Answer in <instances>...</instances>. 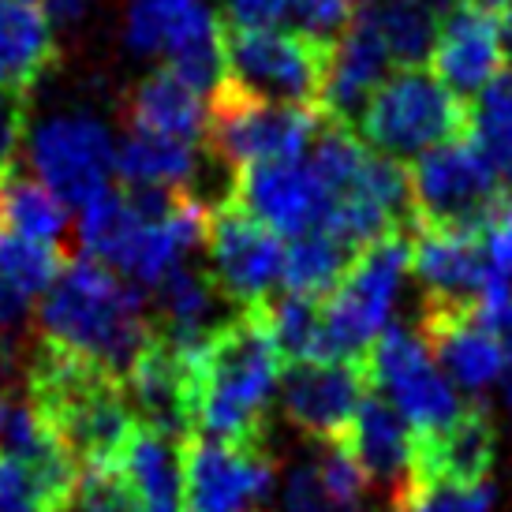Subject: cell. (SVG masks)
Masks as SVG:
<instances>
[{"instance_id": "obj_1", "label": "cell", "mask_w": 512, "mask_h": 512, "mask_svg": "<svg viewBox=\"0 0 512 512\" xmlns=\"http://www.w3.org/2000/svg\"><path fill=\"white\" fill-rule=\"evenodd\" d=\"M187 363L195 434L214 441H266L285 359L255 311L217 322L199 348H187Z\"/></svg>"}, {"instance_id": "obj_2", "label": "cell", "mask_w": 512, "mask_h": 512, "mask_svg": "<svg viewBox=\"0 0 512 512\" xmlns=\"http://www.w3.org/2000/svg\"><path fill=\"white\" fill-rule=\"evenodd\" d=\"M42 344L124 378L154 333L139 288L94 258H68L38 307Z\"/></svg>"}, {"instance_id": "obj_3", "label": "cell", "mask_w": 512, "mask_h": 512, "mask_svg": "<svg viewBox=\"0 0 512 512\" xmlns=\"http://www.w3.org/2000/svg\"><path fill=\"white\" fill-rule=\"evenodd\" d=\"M27 400L79 468L120 464L139 430L120 378L53 344H38L27 363Z\"/></svg>"}, {"instance_id": "obj_4", "label": "cell", "mask_w": 512, "mask_h": 512, "mask_svg": "<svg viewBox=\"0 0 512 512\" xmlns=\"http://www.w3.org/2000/svg\"><path fill=\"white\" fill-rule=\"evenodd\" d=\"M471 128V105L427 75L423 68H400L370 94L359 116L363 139L389 161H419L445 143H456Z\"/></svg>"}, {"instance_id": "obj_5", "label": "cell", "mask_w": 512, "mask_h": 512, "mask_svg": "<svg viewBox=\"0 0 512 512\" xmlns=\"http://www.w3.org/2000/svg\"><path fill=\"white\" fill-rule=\"evenodd\" d=\"M408 270V228H397L359 251L341 285L322 299V359H367L370 344L389 326V311Z\"/></svg>"}, {"instance_id": "obj_6", "label": "cell", "mask_w": 512, "mask_h": 512, "mask_svg": "<svg viewBox=\"0 0 512 512\" xmlns=\"http://www.w3.org/2000/svg\"><path fill=\"white\" fill-rule=\"evenodd\" d=\"M322 124H326L322 109L273 105L225 79L210 101L206 143L236 176L240 169L266 161H299L303 150L318 139Z\"/></svg>"}, {"instance_id": "obj_7", "label": "cell", "mask_w": 512, "mask_h": 512, "mask_svg": "<svg viewBox=\"0 0 512 512\" xmlns=\"http://www.w3.org/2000/svg\"><path fill=\"white\" fill-rule=\"evenodd\" d=\"M408 187H412V225L441 228V232H486L505 191L501 176L486 165V157L460 139L412 161Z\"/></svg>"}, {"instance_id": "obj_8", "label": "cell", "mask_w": 512, "mask_h": 512, "mask_svg": "<svg viewBox=\"0 0 512 512\" xmlns=\"http://www.w3.org/2000/svg\"><path fill=\"white\" fill-rule=\"evenodd\" d=\"M225 68V79L255 98L318 109L329 72V49L292 30L225 27Z\"/></svg>"}, {"instance_id": "obj_9", "label": "cell", "mask_w": 512, "mask_h": 512, "mask_svg": "<svg viewBox=\"0 0 512 512\" xmlns=\"http://www.w3.org/2000/svg\"><path fill=\"white\" fill-rule=\"evenodd\" d=\"M367 374L370 385L382 389L415 434H438L453 427L456 415L464 412V400L456 397L449 374L438 367L423 333H415L412 326L389 322L382 329V337L367 352Z\"/></svg>"}, {"instance_id": "obj_10", "label": "cell", "mask_w": 512, "mask_h": 512, "mask_svg": "<svg viewBox=\"0 0 512 512\" xmlns=\"http://www.w3.org/2000/svg\"><path fill=\"white\" fill-rule=\"evenodd\" d=\"M202 243L210 258L206 273L214 277L217 292L240 303L243 311L270 299L273 285L285 273V240L270 225H262L251 210H243L232 195L210 206Z\"/></svg>"}, {"instance_id": "obj_11", "label": "cell", "mask_w": 512, "mask_h": 512, "mask_svg": "<svg viewBox=\"0 0 512 512\" xmlns=\"http://www.w3.org/2000/svg\"><path fill=\"white\" fill-rule=\"evenodd\" d=\"M30 169L64 206H90L109 191L116 143L94 113H60L30 139Z\"/></svg>"}, {"instance_id": "obj_12", "label": "cell", "mask_w": 512, "mask_h": 512, "mask_svg": "<svg viewBox=\"0 0 512 512\" xmlns=\"http://www.w3.org/2000/svg\"><path fill=\"white\" fill-rule=\"evenodd\" d=\"M266 441L184 438V512H251L273 494Z\"/></svg>"}, {"instance_id": "obj_13", "label": "cell", "mask_w": 512, "mask_h": 512, "mask_svg": "<svg viewBox=\"0 0 512 512\" xmlns=\"http://www.w3.org/2000/svg\"><path fill=\"white\" fill-rule=\"evenodd\" d=\"M370 389L367 359H311L288 363L281 374L285 415L314 441H337Z\"/></svg>"}, {"instance_id": "obj_14", "label": "cell", "mask_w": 512, "mask_h": 512, "mask_svg": "<svg viewBox=\"0 0 512 512\" xmlns=\"http://www.w3.org/2000/svg\"><path fill=\"white\" fill-rule=\"evenodd\" d=\"M423 341L449 382L475 393V400L505 370L509 337L490 326L475 303H423Z\"/></svg>"}, {"instance_id": "obj_15", "label": "cell", "mask_w": 512, "mask_h": 512, "mask_svg": "<svg viewBox=\"0 0 512 512\" xmlns=\"http://www.w3.org/2000/svg\"><path fill=\"white\" fill-rule=\"evenodd\" d=\"M232 199L243 210L270 225L277 236H307L314 228H326L329 221V195L318 184L311 165L299 161H266L251 165L232 176Z\"/></svg>"}, {"instance_id": "obj_16", "label": "cell", "mask_w": 512, "mask_h": 512, "mask_svg": "<svg viewBox=\"0 0 512 512\" xmlns=\"http://www.w3.org/2000/svg\"><path fill=\"white\" fill-rule=\"evenodd\" d=\"M430 64H434V79L445 90H453L460 101L468 94L479 98L486 86L509 68L498 12L479 0H464L456 12L441 19Z\"/></svg>"}, {"instance_id": "obj_17", "label": "cell", "mask_w": 512, "mask_h": 512, "mask_svg": "<svg viewBox=\"0 0 512 512\" xmlns=\"http://www.w3.org/2000/svg\"><path fill=\"white\" fill-rule=\"evenodd\" d=\"M120 385H124V397H128L139 427L161 430V434H169L176 441L195 434V419H191V363H187L184 348L165 341L157 329L143 344V352L135 356L128 374L120 378Z\"/></svg>"}, {"instance_id": "obj_18", "label": "cell", "mask_w": 512, "mask_h": 512, "mask_svg": "<svg viewBox=\"0 0 512 512\" xmlns=\"http://www.w3.org/2000/svg\"><path fill=\"white\" fill-rule=\"evenodd\" d=\"M501 449V430L483 400L464 404L453 427L438 434H415L412 479L419 483H483L494 471Z\"/></svg>"}, {"instance_id": "obj_19", "label": "cell", "mask_w": 512, "mask_h": 512, "mask_svg": "<svg viewBox=\"0 0 512 512\" xmlns=\"http://www.w3.org/2000/svg\"><path fill=\"white\" fill-rule=\"evenodd\" d=\"M412 240V273L423 285L427 303H475L483 296L490 262L483 232H441V228H408Z\"/></svg>"}, {"instance_id": "obj_20", "label": "cell", "mask_w": 512, "mask_h": 512, "mask_svg": "<svg viewBox=\"0 0 512 512\" xmlns=\"http://www.w3.org/2000/svg\"><path fill=\"white\" fill-rule=\"evenodd\" d=\"M356 460L370 486H385L397 498L412 483L415 464V430L404 423V415L378 393H367L352 423L337 438Z\"/></svg>"}, {"instance_id": "obj_21", "label": "cell", "mask_w": 512, "mask_h": 512, "mask_svg": "<svg viewBox=\"0 0 512 512\" xmlns=\"http://www.w3.org/2000/svg\"><path fill=\"white\" fill-rule=\"evenodd\" d=\"M389 64L393 60L385 53V45L378 42V34L363 19H352L348 34L329 53V72L326 86H322V105H318L326 113V120L344 124V128H356L370 94L385 83V68Z\"/></svg>"}, {"instance_id": "obj_22", "label": "cell", "mask_w": 512, "mask_h": 512, "mask_svg": "<svg viewBox=\"0 0 512 512\" xmlns=\"http://www.w3.org/2000/svg\"><path fill=\"white\" fill-rule=\"evenodd\" d=\"M57 34L38 0H0V90L30 94L57 68Z\"/></svg>"}, {"instance_id": "obj_23", "label": "cell", "mask_w": 512, "mask_h": 512, "mask_svg": "<svg viewBox=\"0 0 512 512\" xmlns=\"http://www.w3.org/2000/svg\"><path fill=\"white\" fill-rule=\"evenodd\" d=\"M124 109H128L131 131H146V135H161V139H176V143H199L210 128V109L202 105V94L191 90L169 68L139 79L124 101Z\"/></svg>"}, {"instance_id": "obj_24", "label": "cell", "mask_w": 512, "mask_h": 512, "mask_svg": "<svg viewBox=\"0 0 512 512\" xmlns=\"http://www.w3.org/2000/svg\"><path fill=\"white\" fill-rule=\"evenodd\" d=\"M143 512H184V441L139 427L120 456Z\"/></svg>"}, {"instance_id": "obj_25", "label": "cell", "mask_w": 512, "mask_h": 512, "mask_svg": "<svg viewBox=\"0 0 512 512\" xmlns=\"http://www.w3.org/2000/svg\"><path fill=\"white\" fill-rule=\"evenodd\" d=\"M217 285L206 270L176 266V270L154 288V329L176 348H199L210 337V314L217 303Z\"/></svg>"}, {"instance_id": "obj_26", "label": "cell", "mask_w": 512, "mask_h": 512, "mask_svg": "<svg viewBox=\"0 0 512 512\" xmlns=\"http://www.w3.org/2000/svg\"><path fill=\"white\" fill-rule=\"evenodd\" d=\"M356 19H363L378 34L397 72L419 68L423 60H430L441 27L438 15L423 8L419 0H356Z\"/></svg>"}, {"instance_id": "obj_27", "label": "cell", "mask_w": 512, "mask_h": 512, "mask_svg": "<svg viewBox=\"0 0 512 512\" xmlns=\"http://www.w3.org/2000/svg\"><path fill=\"white\" fill-rule=\"evenodd\" d=\"M172 75H180L191 90H217L225 83V23L217 19L206 4H199L195 12L187 15L180 27L172 30L169 45H165Z\"/></svg>"}, {"instance_id": "obj_28", "label": "cell", "mask_w": 512, "mask_h": 512, "mask_svg": "<svg viewBox=\"0 0 512 512\" xmlns=\"http://www.w3.org/2000/svg\"><path fill=\"white\" fill-rule=\"evenodd\" d=\"M356 255L359 251H352L344 240H337L329 228H314V232L296 236L285 247L281 285H285V292H296V296L326 299L344 281V273L356 262Z\"/></svg>"}, {"instance_id": "obj_29", "label": "cell", "mask_w": 512, "mask_h": 512, "mask_svg": "<svg viewBox=\"0 0 512 512\" xmlns=\"http://www.w3.org/2000/svg\"><path fill=\"white\" fill-rule=\"evenodd\" d=\"M116 176L124 187L176 191L195 176V146L146 131H128V139L116 146Z\"/></svg>"}, {"instance_id": "obj_30", "label": "cell", "mask_w": 512, "mask_h": 512, "mask_svg": "<svg viewBox=\"0 0 512 512\" xmlns=\"http://www.w3.org/2000/svg\"><path fill=\"white\" fill-rule=\"evenodd\" d=\"M471 146L501 180L512 176V64L471 105Z\"/></svg>"}, {"instance_id": "obj_31", "label": "cell", "mask_w": 512, "mask_h": 512, "mask_svg": "<svg viewBox=\"0 0 512 512\" xmlns=\"http://www.w3.org/2000/svg\"><path fill=\"white\" fill-rule=\"evenodd\" d=\"M4 202H8V232H19V236L42 243H57L68 228V206L38 176L12 172L8 184H4Z\"/></svg>"}, {"instance_id": "obj_32", "label": "cell", "mask_w": 512, "mask_h": 512, "mask_svg": "<svg viewBox=\"0 0 512 512\" xmlns=\"http://www.w3.org/2000/svg\"><path fill=\"white\" fill-rule=\"evenodd\" d=\"M64 266H68V258H64L57 243L30 240V236H19V232L0 236V281L12 285L15 292H23V296H45Z\"/></svg>"}, {"instance_id": "obj_33", "label": "cell", "mask_w": 512, "mask_h": 512, "mask_svg": "<svg viewBox=\"0 0 512 512\" xmlns=\"http://www.w3.org/2000/svg\"><path fill=\"white\" fill-rule=\"evenodd\" d=\"M389 512H498V486L483 483H412L393 498Z\"/></svg>"}, {"instance_id": "obj_34", "label": "cell", "mask_w": 512, "mask_h": 512, "mask_svg": "<svg viewBox=\"0 0 512 512\" xmlns=\"http://www.w3.org/2000/svg\"><path fill=\"white\" fill-rule=\"evenodd\" d=\"M57 512H143V509H139V498H135L124 468L120 464H101V468H79L72 490L64 494Z\"/></svg>"}, {"instance_id": "obj_35", "label": "cell", "mask_w": 512, "mask_h": 512, "mask_svg": "<svg viewBox=\"0 0 512 512\" xmlns=\"http://www.w3.org/2000/svg\"><path fill=\"white\" fill-rule=\"evenodd\" d=\"M199 8V0H128L124 34L135 53H157L165 49L172 30Z\"/></svg>"}, {"instance_id": "obj_36", "label": "cell", "mask_w": 512, "mask_h": 512, "mask_svg": "<svg viewBox=\"0 0 512 512\" xmlns=\"http://www.w3.org/2000/svg\"><path fill=\"white\" fill-rule=\"evenodd\" d=\"M356 19V0H285V27L322 49H337Z\"/></svg>"}, {"instance_id": "obj_37", "label": "cell", "mask_w": 512, "mask_h": 512, "mask_svg": "<svg viewBox=\"0 0 512 512\" xmlns=\"http://www.w3.org/2000/svg\"><path fill=\"white\" fill-rule=\"evenodd\" d=\"M0 512H57V498L34 471L0 456Z\"/></svg>"}, {"instance_id": "obj_38", "label": "cell", "mask_w": 512, "mask_h": 512, "mask_svg": "<svg viewBox=\"0 0 512 512\" xmlns=\"http://www.w3.org/2000/svg\"><path fill=\"white\" fill-rule=\"evenodd\" d=\"M285 512H341L314 460L296 468L285 483Z\"/></svg>"}, {"instance_id": "obj_39", "label": "cell", "mask_w": 512, "mask_h": 512, "mask_svg": "<svg viewBox=\"0 0 512 512\" xmlns=\"http://www.w3.org/2000/svg\"><path fill=\"white\" fill-rule=\"evenodd\" d=\"M27 113L30 94H15V90H0V176L15 172V154L27 135Z\"/></svg>"}, {"instance_id": "obj_40", "label": "cell", "mask_w": 512, "mask_h": 512, "mask_svg": "<svg viewBox=\"0 0 512 512\" xmlns=\"http://www.w3.org/2000/svg\"><path fill=\"white\" fill-rule=\"evenodd\" d=\"M486 243V262H490V273H498L505 281H512V187L501 191L498 206H494V217L483 232Z\"/></svg>"}, {"instance_id": "obj_41", "label": "cell", "mask_w": 512, "mask_h": 512, "mask_svg": "<svg viewBox=\"0 0 512 512\" xmlns=\"http://www.w3.org/2000/svg\"><path fill=\"white\" fill-rule=\"evenodd\" d=\"M221 4H225V27L281 30L285 23V0H221Z\"/></svg>"}, {"instance_id": "obj_42", "label": "cell", "mask_w": 512, "mask_h": 512, "mask_svg": "<svg viewBox=\"0 0 512 512\" xmlns=\"http://www.w3.org/2000/svg\"><path fill=\"white\" fill-rule=\"evenodd\" d=\"M45 8L49 19H57V23H75L79 15L90 8V0H38Z\"/></svg>"}, {"instance_id": "obj_43", "label": "cell", "mask_w": 512, "mask_h": 512, "mask_svg": "<svg viewBox=\"0 0 512 512\" xmlns=\"http://www.w3.org/2000/svg\"><path fill=\"white\" fill-rule=\"evenodd\" d=\"M501 385H505V408L512 415V333H509V352H505V370H501Z\"/></svg>"}, {"instance_id": "obj_44", "label": "cell", "mask_w": 512, "mask_h": 512, "mask_svg": "<svg viewBox=\"0 0 512 512\" xmlns=\"http://www.w3.org/2000/svg\"><path fill=\"white\" fill-rule=\"evenodd\" d=\"M419 4H423V8H430V12L438 15V19H445V15L456 12L464 0H419Z\"/></svg>"}, {"instance_id": "obj_45", "label": "cell", "mask_w": 512, "mask_h": 512, "mask_svg": "<svg viewBox=\"0 0 512 512\" xmlns=\"http://www.w3.org/2000/svg\"><path fill=\"white\" fill-rule=\"evenodd\" d=\"M12 389L8 385H0V430H4V419H8V408H12Z\"/></svg>"}, {"instance_id": "obj_46", "label": "cell", "mask_w": 512, "mask_h": 512, "mask_svg": "<svg viewBox=\"0 0 512 512\" xmlns=\"http://www.w3.org/2000/svg\"><path fill=\"white\" fill-rule=\"evenodd\" d=\"M4 184H8V176H0V236L8 232V202H4Z\"/></svg>"}, {"instance_id": "obj_47", "label": "cell", "mask_w": 512, "mask_h": 512, "mask_svg": "<svg viewBox=\"0 0 512 512\" xmlns=\"http://www.w3.org/2000/svg\"><path fill=\"white\" fill-rule=\"evenodd\" d=\"M0 363H8V359H4V352H0Z\"/></svg>"}]
</instances>
